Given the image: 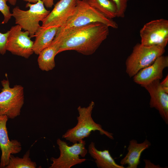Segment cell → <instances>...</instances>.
<instances>
[{
  "instance_id": "obj_3",
  "label": "cell",
  "mask_w": 168,
  "mask_h": 168,
  "mask_svg": "<svg viewBox=\"0 0 168 168\" xmlns=\"http://www.w3.org/2000/svg\"><path fill=\"white\" fill-rule=\"evenodd\" d=\"M95 22L103 23L114 29L118 28L116 22L106 17L91 7L86 0H77L73 13L64 24L59 28L66 29Z\"/></svg>"
},
{
  "instance_id": "obj_5",
  "label": "cell",
  "mask_w": 168,
  "mask_h": 168,
  "mask_svg": "<svg viewBox=\"0 0 168 168\" xmlns=\"http://www.w3.org/2000/svg\"><path fill=\"white\" fill-rule=\"evenodd\" d=\"M165 51V48L159 46L137 44L126 60V72L130 77H133L140 70L152 64Z\"/></svg>"
},
{
  "instance_id": "obj_19",
  "label": "cell",
  "mask_w": 168,
  "mask_h": 168,
  "mask_svg": "<svg viewBox=\"0 0 168 168\" xmlns=\"http://www.w3.org/2000/svg\"><path fill=\"white\" fill-rule=\"evenodd\" d=\"M30 150H28L22 158L15 157L11 154L8 165L5 168H35L36 163L31 161L30 158Z\"/></svg>"
},
{
  "instance_id": "obj_14",
  "label": "cell",
  "mask_w": 168,
  "mask_h": 168,
  "mask_svg": "<svg viewBox=\"0 0 168 168\" xmlns=\"http://www.w3.org/2000/svg\"><path fill=\"white\" fill-rule=\"evenodd\" d=\"M151 145V142L147 139L141 143H138L135 139L131 140L127 148L128 152L121 160V165H127V168H137L140 163L142 153Z\"/></svg>"
},
{
  "instance_id": "obj_25",
  "label": "cell",
  "mask_w": 168,
  "mask_h": 168,
  "mask_svg": "<svg viewBox=\"0 0 168 168\" xmlns=\"http://www.w3.org/2000/svg\"><path fill=\"white\" fill-rule=\"evenodd\" d=\"M143 161L145 162V168H161V166L158 165H155L152 163L150 160L144 159Z\"/></svg>"
},
{
  "instance_id": "obj_16",
  "label": "cell",
  "mask_w": 168,
  "mask_h": 168,
  "mask_svg": "<svg viewBox=\"0 0 168 168\" xmlns=\"http://www.w3.org/2000/svg\"><path fill=\"white\" fill-rule=\"evenodd\" d=\"M88 152L95 160L97 166L99 168H124V166L119 165L115 162L107 150L99 151L95 147V143L91 142L88 146Z\"/></svg>"
},
{
  "instance_id": "obj_10",
  "label": "cell",
  "mask_w": 168,
  "mask_h": 168,
  "mask_svg": "<svg viewBox=\"0 0 168 168\" xmlns=\"http://www.w3.org/2000/svg\"><path fill=\"white\" fill-rule=\"evenodd\" d=\"M77 0H60L42 21L43 27L63 26L73 13Z\"/></svg>"
},
{
  "instance_id": "obj_1",
  "label": "cell",
  "mask_w": 168,
  "mask_h": 168,
  "mask_svg": "<svg viewBox=\"0 0 168 168\" xmlns=\"http://www.w3.org/2000/svg\"><path fill=\"white\" fill-rule=\"evenodd\" d=\"M109 33V27L101 23L62 29L59 27L53 41L58 44V53L74 50L86 55L94 54Z\"/></svg>"
},
{
  "instance_id": "obj_4",
  "label": "cell",
  "mask_w": 168,
  "mask_h": 168,
  "mask_svg": "<svg viewBox=\"0 0 168 168\" xmlns=\"http://www.w3.org/2000/svg\"><path fill=\"white\" fill-rule=\"evenodd\" d=\"M26 7H29V9L23 10L18 7H15L12 10V16L15 19V23L25 31H28L32 38L40 26V21L42 22L50 11L45 8L41 0L34 4L28 2Z\"/></svg>"
},
{
  "instance_id": "obj_21",
  "label": "cell",
  "mask_w": 168,
  "mask_h": 168,
  "mask_svg": "<svg viewBox=\"0 0 168 168\" xmlns=\"http://www.w3.org/2000/svg\"><path fill=\"white\" fill-rule=\"evenodd\" d=\"M7 0H0V12L4 16L2 23V24L7 23L12 16V13L10 12V7L7 4Z\"/></svg>"
},
{
  "instance_id": "obj_17",
  "label": "cell",
  "mask_w": 168,
  "mask_h": 168,
  "mask_svg": "<svg viewBox=\"0 0 168 168\" xmlns=\"http://www.w3.org/2000/svg\"><path fill=\"white\" fill-rule=\"evenodd\" d=\"M58 44L53 40L49 45L40 52L37 61L39 67L41 70L48 71L54 68L55 57L58 54Z\"/></svg>"
},
{
  "instance_id": "obj_7",
  "label": "cell",
  "mask_w": 168,
  "mask_h": 168,
  "mask_svg": "<svg viewBox=\"0 0 168 168\" xmlns=\"http://www.w3.org/2000/svg\"><path fill=\"white\" fill-rule=\"evenodd\" d=\"M57 143L58 146L60 155L58 158H51L52 163L49 168H70L86 160L85 158H80V156L85 157L88 152L84 140L69 146L66 142L58 138L57 140Z\"/></svg>"
},
{
  "instance_id": "obj_24",
  "label": "cell",
  "mask_w": 168,
  "mask_h": 168,
  "mask_svg": "<svg viewBox=\"0 0 168 168\" xmlns=\"http://www.w3.org/2000/svg\"><path fill=\"white\" fill-rule=\"evenodd\" d=\"M160 85L163 90L168 93V75L162 80L160 82Z\"/></svg>"
},
{
  "instance_id": "obj_6",
  "label": "cell",
  "mask_w": 168,
  "mask_h": 168,
  "mask_svg": "<svg viewBox=\"0 0 168 168\" xmlns=\"http://www.w3.org/2000/svg\"><path fill=\"white\" fill-rule=\"evenodd\" d=\"M1 82L2 88L0 92V115L13 119L20 115L24 104V88L20 85L10 87L7 79H3Z\"/></svg>"
},
{
  "instance_id": "obj_26",
  "label": "cell",
  "mask_w": 168,
  "mask_h": 168,
  "mask_svg": "<svg viewBox=\"0 0 168 168\" xmlns=\"http://www.w3.org/2000/svg\"><path fill=\"white\" fill-rule=\"evenodd\" d=\"M9 3L13 6H14L16 4L17 2V0H7Z\"/></svg>"
},
{
  "instance_id": "obj_23",
  "label": "cell",
  "mask_w": 168,
  "mask_h": 168,
  "mask_svg": "<svg viewBox=\"0 0 168 168\" xmlns=\"http://www.w3.org/2000/svg\"><path fill=\"white\" fill-rule=\"evenodd\" d=\"M39 0L42 1L44 6L47 8L52 7L54 5V0H23L24 1L33 3H36Z\"/></svg>"
},
{
  "instance_id": "obj_11",
  "label": "cell",
  "mask_w": 168,
  "mask_h": 168,
  "mask_svg": "<svg viewBox=\"0 0 168 168\" xmlns=\"http://www.w3.org/2000/svg\"><path fill=\"white\" fill-rule=\"evenodd\" d=\"M8 118L6 115H0V148L2 152L0 168H5L8 165L11 154L20 152L22 147L16 140L9 138L6 124Z\"/></svg>"
},
{
  "instance_id": "obj_12",
  "label": "cell",
  "mask_w": 168,
  "mask_h": 168,
  "mask_svg": "<svg viewBox=\"0 0 168 168\" xmlns=\"http://www.w3.org/2000/svg\"><path fill=\"white\" fill-rule=\"evenodd\" d=\"M142 87L150 95V107L157 110L162 119L168 124V93L161 86L160 80H155Z\"/></svg>"
},
{
  "instance_id": "obj_20",
  "label": "cell",
  "mask_w": 168,
  "mask_h": 168,
  "mask_svg": "<svg viewBox=\"0 0 168 168\" xmlns=\"http://www.w3.org/2000/svg\"><path fill=\"white\" fill-rule=\"evenodd\" d=\"M115 4L117 9V17L124 18L129 0H111Z\"/></svg>"
},
{
  "instance_id": "obj_9",
  "label": "cell",
  "mask_w": 168,
  "mask_h": 168,
  "mask_svg": "<svg viewBox=\"0 0 168 168\" xmlns=\"http://www.w3.org/2000/svg\"><path fill=\"white\" fill-rule=\"evenodd\" d=\"M19 25L12 26L9 31L6 44L7 51L12 54L28 58L34 53V41L27 31H23Z\"/></svg>"
},
{
  "instance_id": "obj_22",
  "label": "cell",
  "mask_w": 168,
  "mask_h": 168,
  "mask_svg": "<svg viewBox=\"0 0 168 168\" xmlns=\"http://www.w3.org/2000/svg\"><path fill=\"white\" fill-rule=\"evenodd\" d=\"M9 31L4 33L0 32V54H4L7 51L6 44Z\"/></svg>"
},
{
  "instance_id": "obj_13",
  "label": "cell",
  "mask_w": 168,
  "mask_h": 168,
  "mask_svg": "<svg viewBox=\"0 0 168 168\" xmlns=\"http://www.w3.org/2000/svg\"><path fill=\"white\" fill-rule=\"evenodd\" d=\"M168 67V57L162 55L150 66L140 70L133 77L135 82L142 86L163 77V70Z\"/></svg>"
},
{
  "instance_id": "obj_18",
  "label": "cell",
  "mask_w": 168,
  "mask_h": 168,
  "mask_svg": "<svg viewBox=\"0 0 168 168\" xmlns=\"http://www.w3.org/2000/svg\"><path fill=\"white\" fill-rule=\"evenodd\" d=\"M90 6L110 19L117 17V9L111 0H86Z\"/></svg>"
},
{
  "instance_id": "obj_2",
  "label": "cell",
  "mask_w": 168,
  "mask_h": 168,
  "mask_svg": "<svg viewBox=\"0 0 168 168\" xmlns=\"http://www.w3.org/2000/svg\"><path fill=\"white\" fill-rule=\"evenodd\" d=\"M94 106L95 103L92 101L87 107L78 106L77 124L74 127L68 129L63 135L62 138L74 143L88 137L92 131H98L101 135H105L110 139H114L112 133L103 129L101 125L96 123L92 119L91 114Z\"/></svg>"
},
{
  "instance_id": "obj_8",
  "label": "cell",
  "mask_w": 168,
  "mask_h": 168,
  "mask_svg": "<svg viewBox=\"0 0 168 168\" xmlns=\"http://www.w3.org/2000/svg\"><path fill=\"white\" fill-rule=\"evenodd\" d=\"M141 43L165 48L168 43V20L160 18L145 24L139 32Z\"/></svg>"
},
{
  "instance_id": "obj_15",
  "label": "cell",
  "mask_w": 168,
  "mask_h": 168,
  "mask_svg": "<svg viewBox=\"0 0 168 168\" xmlns=\"http://www.w3.org/2000/svg\"><path fill=\"white\" fill-rule=\"evenodd\" d=\"M59 27L56 26L45 27L40 26L35 33L34 37L33 51L38 55L44 49L52 43Z\"/></svg>"
}]
</instances>
